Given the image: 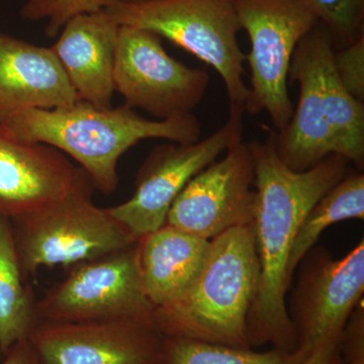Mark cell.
I'll use <instances>...</instances> for the list:
<instances>
[{"instance_id":"7","label":"cell","mask_w":364,"mask_h":364,"mask_svg":"<svg viewBox=\"0 0 364 364\" xmlns=\"http://www.w3.org/2000/svg\"><path fill=\"white\" fill-rule=\"evenodd\" d=\"M138 241L117 252L72 265L65 279L36 301L38 321H135L153 326L155 308L144 291Z\"/></svg>"},{"instance_id":"23","label":"cell","mask_w":364,"mask_h":364,"mask_svg":"<svg viewBox=\"0 0 364 364\" xmlns=\"http://www.w3.org/2000/svg\"><path fill=\"white\" fill-rule=\"evenodd\" d=\"M114 0H26L20 16L28 21H47L45 33L58 37L68 21L80 14L97 13L111 6Z\"/></svg>"},{"instance_id":"9","label":"cell","mask_w":364,"mask_h":364,"mask_svg":"<svg viewBox=\"0 0 364 364\" xmlns=\"http://www.w3.org/2000/svg\"><path fill=\"white\" fill-rule=\"evenodd\" d=\"M244 112L232 105L226 124L208 138L155 147L139 169L133 196L107 208L109 214L138 240L165 226L172 203L189 181L242 139Z\"/></svg>"},{"instance_id":"20","label":"cell","mask_w":364,"mask_h":364,"mask_svg":"<svg viewBox=\"0 0 364 364\" xmlns=\"http://www.w3.org/2000/svg\"><path fill=\"white\" fill-rule=\"evenodd\" d=\"M364 219L363 173L347 174L309 210L299 228L287 262L289 282L299 262L328 227L346 220Z\"/></svg>"},{"instance_id":"25","label":"cell","mask_w":364,"mask_h":364,"mask_svg":"<svg viewBox=\"0 0 364 364\" xmlns=\"http://www.w3.org/2000/svg\"><path fill=\"white\" fill-rule=\"evenodd\" d=\"M343 364H364V306L363 299L353 311L340 338Z\"/></svg>"},{"instance_id":"5","label":"cell","mask_w":364,"mask_h":364,"mask_svg":"<svg viewBox=\"0 0 364 364\" xmlns=\"http://www.w3.org/2000/svg\"><path fill=\"white\" fill-rule=\"evenodd\" d=\"M117 26L156 33L212 66L221 76L230 107H245L246 54L238 42L241 30L234 0H152L114 2L104 9Z\"/></svg>"},{"instance_id":"8","label":"cell","mask_w":364,"mask_h":364,"mask_svg":"<svg viewBox=\"0 0 364 364\" xmlns=\"http://www.w3.org/2000/svg\"><path fill=\"white\" fill-rule=\"evenodd\" d=\"M210 74L172 58L156 33L119 26L114 59V91L124 104L158 119L191 114L207 93Z\"/></svg>"},{"instance_id":"2","label":"cell","mask_w":364,"mask_h":364,"mask_svg":"<svg viewBox=\"0 0 364 364\" xmlns=\"http://www.w3.org/2000/svg\"><path fill=\"white\" fill-rule=\"evenodd\" d=\"M0 128L16 140L44 144L68 155L95 189L107 196L119 186V160L140 141L196 143L202 135L193 114L151 121L126 105L98 107L81 100L70 107L23 109L2 121Z\"/></svg>"},{"instance_id":"14","label":"cell","mask_w":364,"mask_h":364,"mask_svg":"<svg viewBox=\"0 0 364 364\" xmlns=\"http://www.w3.org/2000/svg\"><path fill=\"white\" fill-rule=\"evenodd\" d=\"M78 173L60 151L0 128V215L14 219L48 207L68 193Z\"/></svg>"},{"instance_id":"18","label":"cell","mask_w":364,"mask_h":364,"mask_svg":"<svg viewBox=\"0 0 364 364\" xmlns=\"http://www.w3.org/2000/svg\"><path fill=\"white\" fill-rule=\"evenodd\" d=\"M32 287L21 272L11 219L0 215V354L28 339L38 323Z\"/></svg>"},{"instance_id":"22","label":"cell","mask_w":364,"mask_h":364,"mask_svg":"<svg viewBox=\"0 0 364 364\" xmlns=\"http://www.w3.org/2000/svg\"><path fill=\"white\" fill-rule=\"evenodd\" d=\"M331 36L334 50L364 36V0H301Z\"/></svg>"},{"instance_id":"26","label":"cell","mask_w":364,"mask_h":364,"mask_svg":"<svg viewBox=\"0 0 364 364\" xmlns=\"http://www.w3.org/2000/svg\"><path fill=\"white\" fill-rule=\"evenodd\" d=\"M340 338L328 340L310 352L301 364H343Z\"/></svg>"},{"instance_id":"13","label":"cell","mask_w":364,"mask_h":364,"mask_svg":"<svg viewBox=\"0 0 364 364\" xmlns=\"http://www.w3.org/2000/svg\"><path fill=\"white\" fill-rule=\"evenodd\" d=\"M329 42L331 36L320 23L299 41L287 76L291 82H299L298 105L284 130H269L277 156L294 171H306L329 155L336 154L320 85L321 57Z\"/></svg>"},{"instance_id":"12","label":"cell","mask_w":364,"mask_h":364,"mask_svg":"<svg viewBox=\"0 0 364 364\" xmlns=\"http://www.w3.org/2000/svg\"><path fill=\"white\" fill-rule=\"evenodd\" d=\"M40 364H163L164 341L135 321H38L28 336Z\"/></svg>"},{"instance_id":"16","label":"cell","mask_w":364,"mask_h":364,"mask_svg":"<svg viewBox=\"0 0 364 364\" xmlns=\"http://www.w3.org/2000/svg\"><path fill=\"white\" fill-rule=\"evenodd\" d=\"M119 28L104 11L80 14L50 47L78 97L98 107L112 105Z\"/></svg>"},{"instance_id":"6","label":"cell","mask_w":364,"mask_h":364,"mask_svg":"<svg viewBox=\"0 0 364 364\" xmlns=\"http://www.w3.org/2000/svg\"><path fill=\"white\" fill-rule=\"evenodd\" d=\"M234 6L251 44L246 55L251 87L244 112H267L275 132H282L296 107L287 86L294 50L318 21L301 0H234Z\"/></svg>"},{"instance_id":"19","label":"cell","mask_w":364,"mask_h":364,"mask_svg":"<svg viewBox=\"0 0 364 364\" xmlns=\"http://www.w3.org/2000/svg\"><path fill=\"white\" fill-rule=\"evenodd\" d=\"M334 47L329 42L323 50L320 85L326 119L334 139L336 154L359 168L364 163V102L352 97L337 75L333 64Z\"/></svg>"},{"instance_id":"10","label":"cell","mask_w":364,"mask_h":364,"mask_svg":"<svg viewBox=\"0 0 364 364\" xmlns=\"http://www.w3.org/2000/svg\"><path fill=\"white\" fill-rule=\"evenodd\" d=\"M299 263L303 265L287 312L298 349L311 352L328 340L341 337L363 299V239L340 259H334L324 248H312Z\"/></svg>"},{"instance_id":"17","label":"cell","mask_w":364,"mask_h":364,"mask_svg":"<svg viewBox=\"0 0 364 364\" xmlns=\"http://www.w3.org/2000/svg\"><path fill=\"white\" fill-rule=\"evenodd\" d=\"M139 269L154 308L181 298L200 272L210 241L165 225L139 239Z\"/></svg>"},{"instance_id":"28","label":"cell","mask_w":364,"mask_h":364,"mask_svg":"<svg viewBox=\"0 0 364 364\" xmlns=\"http://www.w3.org/2000/svg\"><path fill=\"white\" fill-rule=\"evenodd\" d=\"M119 2H144V1H152V0H117Z\"/></svg>"},{"instance_id":"21","label":"cell","mask_w":364,"mask_h":364,"mask_svg":"<svg viewBox=\"0 0 364 364\" xmlns=\"http://www.w3.org/2000/svg\"><path fill=\"white\" fill-rule=\"evenodd\" d=\"M309 354L301 349L258 352L198 340L165 338L163 364H301Z\"/></svg>"},{"instance_id":"11","label":"cell","mask_w":364,"mask_h":364,"mask_svg":"<svg viewBox=\"0 0 364 364\" xmlns=\"http://www.w3.org/2000/svg\"><path fill=\"white\" fill-rule=\"evenodd\" d=\"M225 153L184 186L165 225L212 241L233 228L252 224L256 195L250 146L240 139Z\"/></svg>"},{"instance_id":"24","label":"cell","mask_w":364,"mask_h":364,"mask_svg":"<svg viewBox=\"0 0 364 364\" xmlns=\"http://www.w3.org/2000/svg\"><path fill=\"white\" fill-rule=\"evenodd\" d=\"M333 64L347 91L364 102V36L347 47L334 50Z\"/></svg>"},{"instance_id":"1","label":"cell","mask_w":364,"mask_h":364,"mask_svg":"<svg viewBox=\"0 0 364 364\" xmlns=\"http://www.w3.org/2000/svg\"><path fill=\"white\" fill-rule=\"evenodd\" d=\"M268 133L264 143H249L255 176L252 226L260 282L248 315V341L250 347L272 344L273 348L294 351L298 341L287 306L289 253L309 210L347 176L350 162L331 154L312 168L294 171L277 156Z\"/></svg>"},{"instance_id":"4","label":"cell","mask_w":364,"mask_h":364,"mask_svg":"<svg viewBox=\"0 0 364 364\" xmlns=\"http://www.w3.org/2000/svg\"><path fill=\"white\" fill-rule=\"evenodd\" d=\"M95 188L85 170L65 196L42 210L11 219L26 280L41 267H70L135 244L133 236L92 200Z\"/></svg>"},{"instance_id":"27","label":"cell","mask_w":364,"mask_h":364,"mask_svg":"<svg viewBox=\"0 0 364 364\" xmlns=\"http://www.w3.org/2000/svg\"><path fill=\"white\" fill-rule=\"evenodd\" d=\"M2 358L0 364H40L37 352L28 338L16 342Z\"/></svg>"},{"instance_id":"29","label":"cell","mask_w":364,"mask_h":364,"mask_svg":"<svg viewBox=\"0 0 364 364\" xmlns=\"http://www.w3.org/2000/svg\"><path fill=\"white\" fill-rule=\"evenodd\" d=\"M0 356H1V354H0Z\"/></svg>"},{"instance_id":"3","label":"cell","mask_w":364,"mask_h":364,"mask_svg":"<svg viewBox=\"0 0 364 364\" xmlns=\"http://www.w3.org/2000/svg\"><path fill=\"white\" fill-rule=\"evenodd\" d=\"M260 282L252 224L210 241L205 264L181 298L154 310L153 326L165 338L251 348L247 318Z\"/></svg>"},{"instance_id":"15","label":"cell","mask_w":364,"mask_h":364,"mask_svg":"<svg viewBox=\"0 0 364 364\" xmlns=\"http://www.w3.org/2000/svg\"><path fill=\"white\" fill-rule=\"evenodd\" d=\"M78 100L51 48L0 33V123L23 109L70 107Z\"/></svg>"}]
</instances>
